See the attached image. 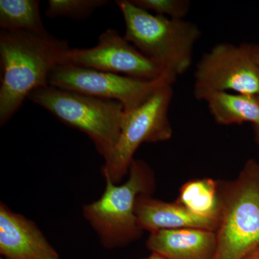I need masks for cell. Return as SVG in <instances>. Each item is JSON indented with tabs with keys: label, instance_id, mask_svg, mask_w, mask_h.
Returning <instances> with one entry per match:
<instances>
[{
	"label": "cell",
	"instance_id": "cell-16",
	"mask_svg": "<svg viewBox=\"0 0 259 259\" xmlns=\"http://www.w3.org/2000/svg\"><path fill=\"white\" fill-rule=\"evenodd\" d=\"M108 3L107 0H49L46 15L50 18L63 17L85 20Z\"/></svg>",
	"mask_w": 259,
	"mask_h": 259
},
{
	"label": "cell",
	"instance_id": "cell-21",
	"mask_svg": "<svg viewBox=\"0 0 259 259\" xmlns=\"http://www.w3.org/2000/svg\"><path fill=\"white\" fill-rule=\"evenodd\" d=\"M258 139H259V131H258Z\"/></svg>",
	"mask_w": 259,
	"mask_h": 259
},
{
	"label": "cell",
	"instance_id": "cell-5",
	"mask_svg": "<svg viewBox=\"0 0 259 259\" xmlns=\"http://www.w3.org/2000/svg\"><path fill=\"white\" fill-rule=\"evenodd\" d=\"M28 99L88 135L105 159L117 144L125 113L120 102L49 84L34 90Z\"/></svg>",
	"mask_w": 259,
	"mask_h": 259
},
{
	"label": "cell",
	"instance_id": "cell-8",
	"mask_svg": "<svg viewBox=\"0 0 259 259\" xmlns=\"http://www.w3.org/2000/svg\"><path fill=\"white\" fill-rule=\"evenodd\" d=\"M176 80L177 77L170 74L153 81L135 79L65 63L51 71L48 84L98 98L115 100L123 105L127 113L144 103L158 89L173 84Z\"/></svg>",
	"mask_w": 259,
	"mask_h": 259
},
{
	"label": "cell",
	"instance_id": "cell-22",
	"mask_svg": "<svg viewBox=\"0 0 259 259\" xmlns=\"http://www.w3.org/2000/svg\"><path fill=\"white\" fill-rule=\"evenodd\" d=\"M0 259H5V258H3V257H1V258H0Z\"/></svg>",
	"mask_w": 259,
	"mask_h": 259
},
{
	"label": "cell",
	"instance_id": "cell-1",
	"mask_svg": "<svg viewBox=\"0 0 259 259\" xmlns=\"http://www.w3.org/2000/svg\"><path fill=\"white\" fill-rule=\"evenodd\" d=\"M71 49L67 42L50 34L40 35L21 30L1 32V126L10 120L34 90L48 85L54 68L68 63Z\"/></svg>",
	"mask_w": 259,
	"mask_h": 259
},
{
	"label": "cell",
	"instance_id": "cell-7",
	"mask_svg": "<svg viewBox=\"0 0 259 259\" xmlns=\"http://www.w3.org/2000/svg\"><path fill=\"white\" fill-rule=\"evenodd\" d=\"M194 76L193 95L199 101L221 92L259 97V71L249 44H216L199 60Z\"/></svg>",
	"mask_w": 259,
	"mask_h": 259
},
{
	"label": "cell",
	"instance_id": "cell-3",
	"mask_svg": "<svg viewBox=\"0 0 259 259\" xmlns=\"http://www.w3.org/2000/svg\"><path fill=\"white\" fill-rule=\"evenodd\" d=\"M129 178L117 185L105 177L106 187L98 200L83 206V214L106 248L125 246L142 234L136 218V203L142 194L151 195L155 188L152 170L141 160H133Z\"/></svg>",
	"mask_w": 259,
	"mask_h": 259
},
{
	"label": "cell",
	"instance_id": "cell-4",
	"mask_svg": "<svg viewBox=\"0 0 259 259\" xmlns=\"http://www.w3.org/2000/svg\"><path fill=\"white\" fill-rule=\"evenodd\" d=\"M216 259H242L259 246V165L245 164L239 177L220 184Z\"/></svg>",
	"mask_w": 259,
	"mask_h": 259
},
{
	"label": "cell",
	"instance_id": "cell-6",
	"mask_svg": "<svg viewBox=\"0 0 259 259\" xmlns=\"http://www.w3.org/2000/svg\"><path fill=\"white\" fill-rule=\"evenodd\" d=\"M172 85L158 89L133 111L125 113L117 144L102 166V175L117 185L129 171L134 153L144 143L170 139L172 127L168 112L173 97Z\"/></svg>",
	"mask_w": 259,
	"mask_h": 259
},
{
	"label": "cell",
	"instance_id": "cell-14",
	"mask_svg": "<svg viewBox=\"0 0 259 259\" xmlns=\"http://www.w3.org/2000/svg\"><path fill=\"white\" fill-rule=\"evenodd\" d=\"M219 189L212 179L189 181L181 187L176 202L199 217L219 219Z\"/></svg>",
	"mask_w": 259,
	"mask_h": 259
},
{
	"label": "cell",
	"instance_id": "cell-18",
	"mask_svg": "<svg viewBox=\"0 0 259 259\" xmlns=\"http://www.w3.org/2000/svg\"><path fill=\"white\" fill-rule=\"evenodd\" d=\"M242 259H259V246L250 251Z\"/></svg>",
	"mask_w": 259,
	"mask_h": 259
},
{
	"label": "cell",
	"instance_id": "cell-17",
	"mask_svg": "<svg viewBox=\"0 0 259 259\" xmlns=\"http://www.w3.org/2000/svg\"><path fill=\"white\" fill-rule=\"evenodd\" d=\"M135 5L156 15L171 19H184L190 10L187 0H131Z\"/></svg>",
	"mask_w": 259,
	"mask_h": 259
},
{
	"label": "cell",
	"instance_id": "cell-20",
	"mask_svg": "<svg viewBox=\"0 0 259 259\" xmlns=\"http://www.w3.org/2000/svg\"><path fill=\"white\" fill-rule=\"evenodd\" d=\"M141 259H166L164 257L161 256V255L156 254V253H152L149 255V256L146 257V258H141Z\"/></svg>",
	"mask_w": 259,
	"mask_h": 259
},
{
	"label": "cell",
	"instance_id": "cell-19",
	"mask_svg": "<svg viewBox=\"0 0 259 259\" xmlns=\"http://www.w3.org/2000/svg\"><path fill=\"white\" fill-rule=\"evenodd\" d=\"M253 55L259 71V46H253Z\"/></svg>",
	"mask_w": 259,
	"mask_h": 259
},
{
	"label": "cell",
	"instance_id": "cell-13",
	"mask_svg": "<svg viewBox=\"0 0 259 259\" xmlns=\"http://www.w3.org/2000/svg\"><path fill=\"white\" fill-rule=\"evenodd\" d=\"M209 112L219 125H228L249 122L259 131V97L244 94L213 93L204 100Z\"/></svg>",
	"mask_w": 259,
	"mask_h": 259
},
{
	"label": "cell",
	"instance_id": "cell-11",
	"mask_svg": "<svg viewBox=\"0 0 259 259\" xmlns=\"http://www.w3.org/2000/svg\"><path fill=\"white\" fill-rule=\"evenodd\" d=\"M136 218L142 231L151 233L163 230L197 228L215 232L219 219L199 217L177 202H163L142 194L136 199Z\"/></svg>",
	"mask_w": 259,
	"mask_h": 259
},
{
	"label": "cell",
	"instance_id": "cell-10",
	"mask_svg": "<svg viewBox=\"0 0 259 259\" xmlns=\"http://www.w3.org/2000/svg\"><path fill=\"white\" fill-rule=\"evenodd\" d=\"M0 253L5 259H60L36 225L0 205Z\"/></svg>",
	"mask_w": 259,
	"mask_h": 259
},
{
	"label": "cell",
	"instance_id": "cell-15",
	"mask_svg": "<svg viewBox=\"0 0 259 259\" xmlns=\"http://www.w3.org/2000/svg\"><path fill=\"white\" fill-rule=\"evenodd\" d=\"M0 28L4 31H28L49 35L37 0H0Z\"/></svg>",
	"mask_w": 259,
	"mask_h": 259
},
{
	"label": "cell",
	"instance_id": "cell-9",
	"mask_svg": "<svg viewBox=\"0 0 259 259\" xmlns=\"http://www.w3.org/2000/svg\"><path fill=\"white\" fill-rule=\"evenodd\" d=\"M68 60V63L89 69L148 81L170 74L114 29L102 32L95 47L71 49Z\"/></svg>",
	"mask_w": 259,
	"mask_h": 259
},
{
	"label": "cell",
	"instance_id": "cell-12",
	"mask_svg": "<svg viewBox=\"0 0 259 259\" xmlns=\"http://www.w3.org/2000/svg\"><path fill=\"white\" fill-rule=\"evenodd\" d=\"M146 246L166 259H216L217 255L215 232L197 228L153 232Z\"/></svg>",
	"mask_w": 259,
	"mask_h": 259
},
{
	"label": "cell",
	"instance_id": "cell-2",
	"mask_svg": "<svg viewBox=\"0 0 259 259\" xmlns=\"http://www.w3.org/2000/svg\"><path fill=\"white\" fill-rule=\"evenodd\" d=\"M115 3L125 20L127 41L177 78L190 69L201 35L197 25L185 19L153 15L129 0Z\"/></svg>",
	"mask_w": 259,
	"mask_h": 259
}]
</instances>
